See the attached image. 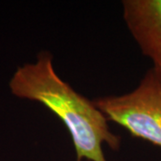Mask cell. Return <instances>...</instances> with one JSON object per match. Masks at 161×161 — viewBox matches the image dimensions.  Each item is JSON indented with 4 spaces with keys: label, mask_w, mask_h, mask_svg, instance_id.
<instances>
[{
    "label": "cell",
    "mask_w": 161,
    "mask_h": 161,
    "mask_svg": "<svg viewBox=\"0 0 161 161\" xmlns=\"http://www.w3.org/2000/svg\"><path fill=\"white\" fill-rule=\"evenodd\" d=\"M15 97L39 102L50 110L67 129L76 161H108L107 145L117 151L121 137L111 131L108 121L94 105L57 74L48 51L37 55L33 63L19 66L9 82Z\"/></svg>",
    "instance_id": "6da1fadb"
},
{
    "label": "cell",
    "mask_w": 161,
    "mask_h": 161,
    "mask_svg": "<svg viewBox=\"0 0 161 161\" xmlns=\"http://www.w3.org/2000/svg\"><path fill=\"white\" fill-rule=\"evenodd\" d=\"M123 18L142 53L161 72V0H124Z\"/></svg>",
    "instance_id": "3957f363"
},
{
    "label": "cell",
    "mask_w": 161,
    "mask_h": 161,
    "mask_svg": "<svg viewBox=\"0 0 161 161\" xmlns=\"http://www.w3.org/2000/svg\"><path fill=\"white\" fill-rule=\"evenodd\" d=\"M92 101L107 120L161 148V77L153 67L132 92L98 97Z\"/></svg>",
    "instance_id": "7a4b0ae2"
},
{
    "label": "cell",
    "mask_w": 161,
    "mask_h": 161,
    "mask_svg": "<svg viewBox=\"0 0 161 161\" xmlns=\"http://www.w3.org/2000/svg\"><path fill=\"white\" fill-rule=\"evenodd\" d=\"M155 71H156V70H155ZM156 72H157V73L158 74V75H159V76L161 77V72H158V71H156Z\"/></svg>",
    "instance_id": "277c9868"
}]
</instances>
